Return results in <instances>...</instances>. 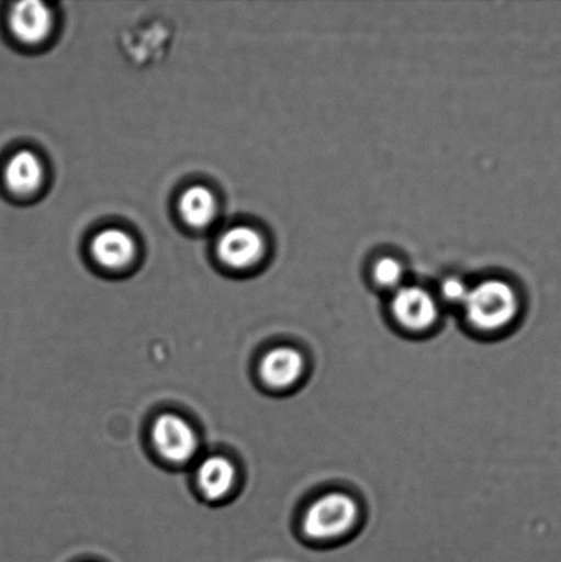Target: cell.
I'll return each mask as SVG.
<instances>
[{
  "instance_id": "8992f818",
  "label": "cell",
  "mask_w": 561,
  "mask_h": 562,
  "mask_svg": "<svg viewBox=\"0 0 561 562\" xmlns=\"http://www.w3.org/2000/svg\"><path fill=\"white\" fill-rule=\"evenodd\" d=\"M9 26L16 41L27 46H36L52 35L54 13L47 4L25 0L11 8Z\"/></svg>"
},
{
  "instance_id": "6da1fadb",
  "label": "cell",
  "mask_w": 561,
  "mask_h": 562,
  "mask_svg": "<svg viewBox=\"0 0 561 562\" xmlns=\"http://www.w3.org/2000/svg\"><path fill=\"white\" fill-rule=\"evenodd\" d=\"M463 308L472 327L492 333L514 322L519 300L510 284L491 279L470 289Z\"/></svg>"
},
{
  "instance_id": "3957f363",
  "label": "cell",
  "mask_w": 561,
  "mask_h": 562,
  "mask_svg": "<svg viewBox=\"0 0 561 562\" xmlns=\"http://www.w3.org/2000/svg\"><path fill=\"white\" fill-rule=\"evenodd\" d=\"M152 439L157 453L173 464L191 461L200 448L195 429L183 417L173 413L159 416L154 422Z\"/></svg>"
},
{
  "instance_id": "9c48e42d",
  "label": "cell",
  "mask_w": 561,
  "mask_h": 562,
  "mask_svg": "<svg viewBox=\"0 0 561 562\" xmlns=\"http://www.w3.org/2000/svg\"><path fill=\"white\" fill-rule=\"evenodd\" d=\"M304 356L293 347H277L262 358L260 376L272 389H288L299 382L304 372Z\"/></svg>"
},
{
  "instance_id": "7a4b0ae2",
  "label": "cell",
  "mask_w": 561,
  "mask_h": 562,
  "mask_svg": "<svg viewBox=\"0 0 561 562\" xmlns=\"http://www.w3.org/2000/svg\"><path fill=\"white\" fill-rule=\"evenodd\" d=\"M359 517V506L350 495L329 493L315 501L307 509L302 530L318 541L337 539L348 533Z\"/></svg>"
},
{
  "instance_id": "52a82bcc",
  "label": "cell",
  "mask_w": 561,
  "mask_h": 562,
  "mask_svg": "<svg viewBox=\"0 0 561 562\" xmlns=\"http://www.w3.org/2000/svg\"><path fill=\"white\" fill-rule=\"evenodd\" d=\"M91 256L104 269L119 271L130 266L136 256L134 238L124 229L108 228L93 236Z\"/></svg>"
},
{
  "instance_id": "ba28073f",
  "label": "cell",
  "mask_w": 561,
  "mask_h": 562,
  "mask_svg": "<svg viewBox=\"0 0 561 562\" xmlns=\"http://www.w3.org/2000/svg\"><path fill=\"white\" fill-rule=\"evenodd\" d=\"M46 179L41 157L31 150H21L5 164L3 180L15 195L27 196L42 189Z\"/></svg>"
},
{
  "instance_id": "5b68a950",
  "label": "cell",
  "mask_w": 561,
  "mask_h": 562,
  "mask_svg": "<svg viewBox=\"0 0 561 562\" xmlns=\"http://www.w3.org/2000/svg\"><path fill=\"white\" fill-rule=\"evenodd\" d=\"M395 319L409 330H426L438 318L437 301L422 286H400L392 301Z\"/></svg>"
},
{
  "instance_id": "277c9868",
  "label": "cell",
  "mask_w": 561,
  "mask_h": 562,
  "mask_svg": "<svg viewBox=\"0 0 561 562\" xmlns=\"http://www.w3.org/2000/svg\"><path fill=\"white\" fill-rule=\"evenodd\" d=\"M263 255H266V240L256 228L249 225H235L225 231L217 241L220 261L236 271L257 266Z\"/></svg>"
},
{
  "instance_id": "8fae6325",
  "label": "cell",
  "mask_w": 561,
  "mask_h": 562,
  "mask_svg": "<svg viewBox=\"0 0 561 562\" xmlns=\"http://www.w3.org/2000/svg\"><path fill=\"white\" fill-rule=\"evenodd\" d=\"M217 211L216 195L205 186H192L180 196V217L191 228L209 227L214 222Z\"/></svg>"
},
{
  "instance_id": "4fadbf2b",
  "label": "cell",
  "mask_w": 561,
  "mask_h": 562,
  "mask_svg": "<svg viewBox=\"0 0 561 562\" xmlns=\"http://www.w3.org/2000/svg\"><path fill=\"white\" fill-rule=\"evenodd\" d=\"M469 292V286L459 278L445 279L441 285L442 300L448 302L449 305L463 306Z\"/></svg>"
},
{
  "instance_id": "7c38bea8",
  "label": "cell",
  "mask_w": 561,
  "mask_h": 562,
  "mask_svg": "<svg viewBox=\"0 0 561 562\" xmlns=\"http://www.w3.org/2000/svg\"><path fill=\"white\" fill-rule=\"evenodd\" d=\"M405 269L403 263L393 257H383L373 267V279L384 289H399L403 283Z\"/></svg>"
},
{
  "instance_id": "30bf717a",
  "label": "cell",
  "mask_w": 561,
  "mask_h": 562,
  "mask_svg": "<svg viewBox=\"0 0 561 562\" xmlns=\"http://www.w3.org/2000/svg\"><path fill=\"white\" fill-rule=\"evenodd\" d=\"M236 481V470L227 457L212 456L201 462L197 471L198 488L209 501L228 495Z\"/></svg>"
}]
</instances>
